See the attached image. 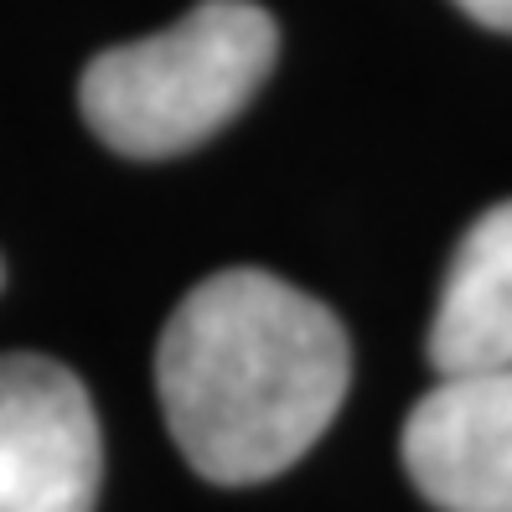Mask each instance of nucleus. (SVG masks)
I'll use <instances>...</instances> for the list:
<instances>
[{
    "label": "nucleus",
    "mask_w": 512,
    "mask_h": 512,
    "mask_svg": "<svg viewBox=\"0 0 512 512\" xmlns=\"http://www.w3.org/2000/svg\"><path fill=\"white\" fill-rule=\"evenodd\" d=\"M352 347L316 295L269 269H223L171 311L156 347L166 430L218 487L290 471L347 399Z\"/></svg>",
    "instance_id": "obj_1"
},
{
    "label": "nucleus",
    "mask_w": 512,
    "mask_h": 512,
    "mask_svg": "<svg viewBox=\"0 0 512 512\" xmlns=\"http://www.w3.org/2000/svg\"><path fill=\"white\" fill-rule=\"evenodd\" d=\"M280 26L254 0H202L176 26L83 68L78 109L109 150L166 161L218 135L275 68Z\"/></svg>",
    "instance_id": "obj_2"
},
{
    "label": "nucleus",
    "mask_w": 512,
    "mask_h": 512,
    "mask_svg": "<svg viewBox=\"0 0 512 512\" xmlns=\"http://www.w3.org/2000/svg\"><path fill=\"white\" fill-rule=\"evenodd\" d=\"M104 440L88 388L52 357H0V512H94Z\"/></svg>",
    "instance_id": "obj_3"
},
{
    "label": "nucleus",
    "mask_w": 512,
    "mask_h": 512,
    "mask_svg": "<svg viewBox=\"0 0 512 512\" xmlns=\"http://www.w3.org/2000/svg\"><path fill=\"white\" fill-rule=\"evenodd\" d=\"M404 471L440 512H512V368L440 373L404 419Z\"/></svg>",
    "instance_id": "obj_4"
},
{
    "label": "nucleus",
    "mask_w": 512,
    "mask_h": 512,
    "mask_svg": "<svg viewBox=\"0 0 512 512\" xmlns=\"http://www.w3.org/2000/svg\"><path fill=\"white\" fill-rule=\"evenodd\" d=\"M430 368H512V202L487 207L456 244L430 321Z\"/></svg>",
    "instance_id": "obj_5"
},
{
    "label": "nucleus",
    "mask_w": 512,
    "mask_h": 512,
    "mask_svg": "<svg viewBox=\"0 0 512 512\" xmlns=\"http://www.w3.org/2000/svg\"><path fill=\"white\" fill-rule=\"evenodd\" d=\"M456 6L481 21V26H492V32H507L512 37V0H456Z\"/></svg>",
    "instance_id": "obj_6"
},
{
    "label": "nucleus",
    "mask_w": 512,
    "mask_h": 512,
    "mask_svg": "<svg viewBox=\"0 0 512 512\" xmlns=\"http://www.w3.org/2000/svg\"><path fill=\"white\" fill-rule=\"evenodd\" d=\"M0 280H6V264H0Z\"/></svg>",
    "instance_id": "obj_7"
}]
</instances>
